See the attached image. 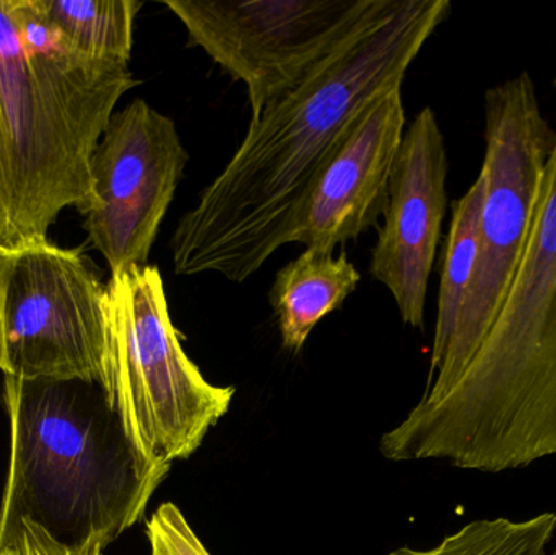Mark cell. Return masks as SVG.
Masks as SVG:
<instances>
[{
    "label": "cell",
    "mask_w": 556,
    "mask_h": 555,
    "mask_svg": "<svg viewBox=\"0 0 556 555\" xmlns=\"http://www.w3.org/2000/svg\"><path fill=\"white\" fill-rule=\"evenodd\" d=\"M450 12V0H372L300 84L251 119L224 172L173 234L176 274L214 273L244 282L290 243L301 209L350 124L376 98L402 88Z\"/></svg>",
    "instance_id": "cell-1"
},
{
    "label": "cell",
    "mask_w": 556,
    "mask_h": 555,
    "mask_svg": "<svg viewBox=\"0 0 556 555\" xmlns=\"http://www.w3.org/2000/svg\"><path fill=\"white\" fill-rule=\"evenodd\" d=\"M381 453L490 475L556 456V142L498 318L459 380L420 400Z\"/></svg>",
    "instance_id": "cell-2"
},
{
    "label": "cell",
    "mask_w": 556,
    "mask_h": 555,
    "mask_svg": "<svg viewBox=\"0 0 556 555\" xmlns=\"http://www.w3.org/2000/svg\"><path fill=\"white\" fill-rule=\"evenodd\" d=\"M129 62L71 45L39 0H0V124L10 247L49 240L91 188L90 163L116 104L136 87Z\"/></svg>",
    "instance_id": "cell-3"
},
{
    "label": "cell",
    "mask_w": 556,
    "mask_h": 555,
    "mask_svg": "<svg viewBox=\"0 0 556 555\" xmlns=\"http://www.w3.org/2000/svg\"><path fill=\"white\" fill-rule=\"evenodd\" d=\"M9 465L0 499V553L23 520L65 544L111 543L146 517L165 472L134 455L106 394L81 381L3 375Z\"/></svg>",
    "instance_id": "cell-4"
},
{
    "label": "cell",
    "mask_w": 556,
    "mask_h": 555,
    "mask_svg": "<svg viewBox=\"0 0 556 555\" xmlns=\"http://www.w3.org/2000/svg\"><path fill=\"white\" fill-rule=\"evenodd\" d=\"M104 313L108 403L137 459L168 475L201 449L230 409L235 388L205 380L186 354L159 267L111 274Z\"/></svg>",
    "instance_id": "cell-5"
},
{
    "label": "cell",
    "mask_w": 556,
    "mask_h": 555,
    "mask_svg": "<svg viewBox=\"0 0 556 555\" xmlns=\"http://www.w3.org/2000/svg\"><path fill=\"white\" fill-rule=\"evenodd\" d=\"M485 181L476 269L446 354L428 375L421 400L443 396L457 380L502 312L538 211L556 130L542 114L528 72L485 94Z\"/></svg>",
    "instance_id": "cell-6"
},
{
    "label": "cell",
    "mask_w": 556,
    "mask_h": 555,
    "mask_svg": "<svg viewBox=\"0 0 556 555\" xmlns=\"http://www.w3.org/2000/svg\"><path fill=\"white\" fill-rule=\"evenodd\" d=\"M104 302L106 286L81 250L49 240L0 248L2 374L103 390Z\"/></svg>",
    "instance_id": "cell-7"
},
{
    "label": "cell",
    "mask_w": 556,
    "mask_h": 555,
    "mask_svg": "<svg viewBox=\"0 0 556 555\" xmlns=\"http://www.w3.org/2000/svg\"><path fill=\"white\" fill-rule=\"evenodd\" d=\"M372 0H165L198 46L250 94L253 119L363 18Z\"/></svg>",
    "instance_id": "cell-8"
},
{
    "label": "cell",
    "mask_w": 556,
    "mask_h": 555,
    "mask_svg": "<svg viewBox=\"0 0 556 555\" xmlns=\"http://www.w3.org/2000/svg\"><path fill=\"white\" fill-rule=\"evenodd\" d=\"M172 117L142 98L116 111L91 156V188L77 205L111 274L149 260L188 165Z\"/></svg>",
    "instance_id": "cell-9"
},
{
    "label": "cell",
    "mask_w": 556,
    "mask_h": 555,
    "mask_svg": "<svg viewBox=\"0 0 556 555\" xmlns=\"http://www.w3.org/2000/svg\"><path fill=\"white\" fill-rule=\"evenodd\" d=\"M447 153L437 114L424 108L402 137L389 179L384 227L369 273L394 297L402 321L424 329L428 279L447 209Z\"/></svg>",
    "instance_id": "cell-10"
},
{
    "label": "cell",
    "mask_w": 556,
    "mask_h": 555,
    "mask_svg": "<svg viewBox=\"0 0 556 555\" xmlns=\"http://www.w3.org/2000/svg\"><path fill=\"white\" fill-rule=\"evenodd\" d=\"M405 133L401 88L376 98L350 124L314 182L290 243L333 251L378 224Z\"/></svg>",
    "instance_id": "cell-11"
},
{
    "label": "cell",
    "mask_w": 556,
    "mask_h": 555,
    "mask_svg": "<svg viewBox=\"0 0 556 555\" xmlns=\"http://www.w3.org/2000/svg\"><path fill=\"white\" fill-rule=\"evenodd\" d=\"M306 250L281 267L270 290L281 342L287 351L300 352L317 323L345 303L358 286L345 251Z\"/></svg>",
    "instance_id": "cell-12"
},
{
    "label": "cell",
    "mask_w": 556,
    "mask_h": 555,
    "mask_svg": "<svg viewBox=\"0 0 556 555\" xmlns=\"http://www.w3.org/2000/svg\"><path fill=\"white\" fill-rule=\"evenodd\" d=\"M485 181L479 175L469 191L453 204L450 235L444 251L443 273H441L440 295H438L437 328H434L431 368L440 364L446 354L464 300L476 269L477 251H479L480 215H482Z\"/></svg>",
    "instance_id": "cell-13"
},
{
    "label": "cell",
    "mask_w": 556,
    "mask_h": 555,
    "mask_svg": "<svg viewBox=\"0 0 556 555\" xmlns=\"http://www.w3.org/2000/svg\"><path fill=\"white\" fill-rule=\"evenodd\" d=\"M74 48L94 59L129 62L140 0H39Z\"/></svg>",
    "instance_id": "cell-14"
},
{
    "label": "cell",
    "mask_w": 556,
    "mask_h": 555,
    "mask_svg": "<svg viewBox=\"0 0 556 555\" xmlns=\"http://www.w3.org/2000/svg\"><path fill=\"white\" fill-rule=\"evenodd\" d=\"M555 533L552 512L528 520L489 518L466 525L430 550L401 547L389 555H548Z\"/></svg>",
    "instance_id": "cell-15"
},
{
    "label": "cell",
    "mask_w": 556,
    "mask_h": 555,
    "mask_svg": "<svg viewBox=\"0 0 556 555\" xmlns=\"http://www.w3.org/2000/svg\"><path fill=\"white\" fill-rule=\"evenodd\" d=\"M146 534L150 555H212L172 502L153 512L147 521Z\"/></svg>",
    "instance_id": "cell-16"
},
{
    "label": "cell",
    "mask_w": 556,
    "mask_h": 555,
    "mask_svg": "<svg viewBox=\"0 0 556 555\" xmlns=\"http://www.w3.org/2000/svg\"><path fill=\"white\" fill-rule=\"evenodd\" d=\"M110 546L104 537H93L80 544H65L55 540L45 528L23 520L16 531L13 550L18 555H103Z\"/></svg>",
    "instance_id": "cell-17"
},
{
    "label": "cell",
    "mask_w": 556,
    "mask_h": 555,
    "mask_svg": "<svg viewBox=\"0 0 556 555\" xmlns=\"http://www.w3.org/2000/svg\"><path fill=\"white\" fill-rule=\"evenodd\" d=\"M10 247L9 176H7L5 149L0 124V248Z\"/></svg>",
    "instance_id": "cell-18"
},
{
    "label": "cell",
    "mask_w": 556,
    "mask_h": 555,
    "mask_svg": "<svg viewBox=\"0 0 556 555\" xmlns=\"http://www.w3.org/2000/svg\"><path fill=\"white\" fill-rule=\"evenodd\" d=\"M0 371H3V335H2V319H0Z\"/></svg>",
    "instance_id": "cell-19"
},
{
    "label": "cell",
    "mask_w": 556,
    "mask_h": 555,
    "mask_svg": "<svg viewBox=\"0 0 556 555\" xmlns=\"http://www.w3.org/2000/svg\"><path fill=\"white\" fill-rule=\"evenodd\" d=\"M0 555H18V554H16L15 550H10V551H3V553H0Z\"/></svg>",
    "instance_id": "cell-20"
},
{
    "label": "cell",
    "mask_w": 556,
    "mask_h": 555,
    "mask_svg": "<svg viewBox=\"0 0 556 555\" xmlns=\"http://www.w3.org/2000/svg\"><path fill=\"white\" fill-rule=\"evenodd\" d=\"M548 555H556V547L554 551H552V553H548Z\"/></svg>",
    "instance_id": "cell-21"
}]
</instances>
